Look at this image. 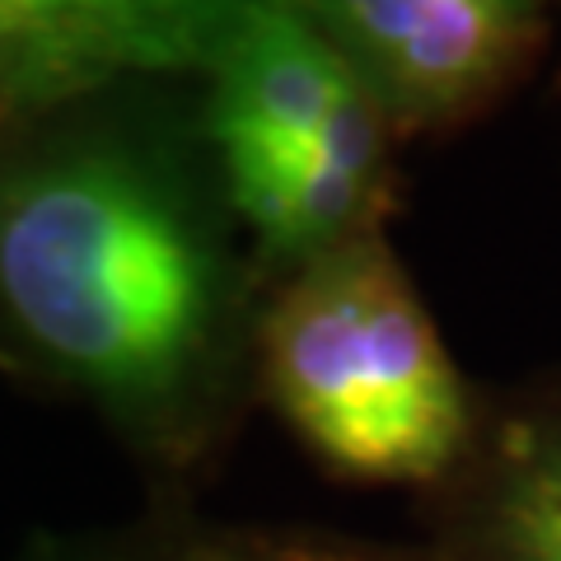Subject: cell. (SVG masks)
<instances>
[{"label": "cell", "instance_id": "cell-2", "mask_svg": "<svg viewBox=\"0 0 561 561\" xmlns=\"http://www.w3.org/2000/svg\"><path fill=\"white\" fill-rule=\"evenodd\" d=\"M253 383L328 478L421 496L478 416L416 280L383 230L300 262L253 319Z\"/></svg>", "mask_w": 561, "mask_h": 561}, {"label": "cell", "instance_id": "cell-5", "mask_svg": "<svg viewBox=\"0 0 561 561\" xmlns=\"http://www.w3.org/2000/svg\"><path fill=\"white\" fill-rule=\"evenodd\" d=\"M267 0H0V113H33L127 76L216 66Z\"/></svg>", "mask_w": 561, "mask_h": 561}, {"label": "cell", "instance_id": "cell-1", "mask_svg": "<svg viewBox=\"0 0 561 561\" xmlns=\"http://www.w3.org/2000/svg\"><path fill=\"white\" fill-rule=\"evenodd\" d=\"M249 290L160 173L108 150L0 179V351L94 402L140 463L187 486L253 383Z\"/></svg>", "mask_w": 561, "mask_h": 561}, {"label": "cell", "instance_id": "cell-6", "mask_svg": "<svg viewBox=\"0 0 561 561\" xmlns=\"http://www.w3.org/2000/svg\"><path fill=\"white\" fill-rule=\"evenodd\" d=\"M365 76L342 47L295 10L267 0L216 57V140L225 146H305Z\"/></svg>", "mask_w": 561, "mask_h": 561}, {"label": "cell", "instance_id": "cell-8", "mask_svg": "<svg viewBox=\"0 0 561 561\" xmlns=\"http://www.w3.org/2000/svg\"><path fill=\"white\" fill-rule=\"evenodd\" d=\"M0 375H14V370H10V360H5V351H0Z\"/></svg>", "mask_w": 561, "mask_h": 561}, {"label": "cell", "instance_id": "cell-3", "mask_svg": "<svg viewBox=\"0 0 561 561\" xmlns=\"http://www.w3.org/2000/svg\"><path fill=\"white\" fill-rule=\"evenodd\" d=\"M309 20L365 76L389 127H445L538 57L548 0H309Z\"/></svg>", "mask_w": 561, "mask_h": 561}, {"label": "cell", "instance_id": "cell-7", "mask_svg": "<svg viewBox=\"0 0 561 561\" xmlns=\"http://www.w3.org/2000/svg\"><path fill=\"white\" fill-rule=\"evenodd\" d=\"M20 561H416L408 542H379L332 529H276V524H202L160 515L136 529L47 542Z\"/></svg>", "mask_w": 561, "mask_h": 561}, {"label": "cell", "instance_id": "cell-4", "mask_svg": "<svg viewBox=\"0 0 561 561\" xmlns=\"http://www.w3.org/2000/svg\"><path fill=\"white\" fill-rule=\"evenodd\" d=\"M416 561H561V370L478 389L468 445L416 496Z\"/></svg>", "mask_w": 561, "mask_h": 561}]
</instances>
